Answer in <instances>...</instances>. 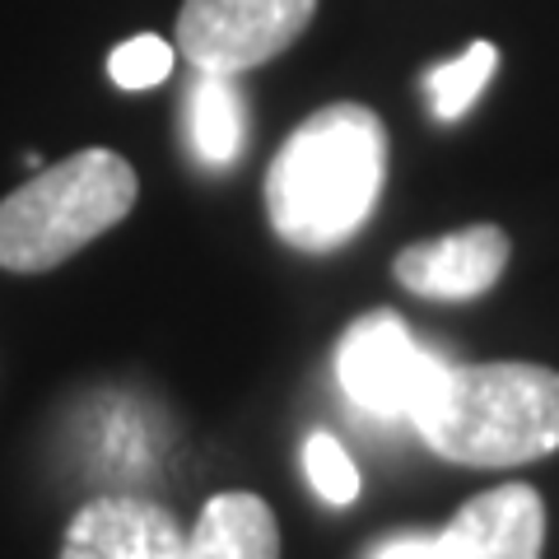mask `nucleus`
<instances>
[{"label":"nucleus","instance_id":"nucleus-6","mask_svg":"<svg viewBox=\"0 0 559 559\" xmlns=\"http://www.w3.org/2000/svg\"><path fill=\"white\" fill-rule=\"evenodd\" d=\"M546 503L532 485H499L462 503L433 536V559H540Z\"/></svg>","mask_w":559,"mask_h":559},{"label":"nucleus","instance_id":"nucleus-12","mask_svg":"<svg viewBox=\"0 0 559 559\" xmlns=\"http://www.w3.org/2000/svg\"><path fill=\"white\" fill-rule=\"evenodd\" d=\"M304 471H308V485L318 489L326 503H336V509L359 499V471L331 433H312L304 443Z\"/></svg>","mask_w":559,"mask_h":559},{"label":"nucleus","instance_id":"nucleus-7","mask_svg":"<svg viewBox=\"0 0 559 559\" xmlns=\"http://www.w3.org/2000/svg\"><path fill=\"white\" fill-rule=\"evenodd\" d=\"M187 532L164 503L103 495L70 518L61 559H182Z\"/></svg>","mask_w":559,"mask_h":559},{"label":"nucleus","instance_id":"nucleus-9","mask_svg":"<svg viewBox=\"0 0 559 559\" xmlns=\"http://www.w3.org/2000/svg\"><path fill=\"white\" fill-rule=\"evenodd\" d=\"M182 559H280V527L261 495L229 489L201 509Z\"/></svg>","mask_w":559,"mask_h":559},{"label":"nucleus","instance_id":"nucleus-5","mask_svg":"<svg viewBox=\"0 0 559 559\" xmlns=\"http://www.w3.org/2000/svg\"><path fill=\"white\" fill-rule=\"evenodd\" d=\"M318 0H182L178 47L201 75H242L299 43Z\"/></svg>","mask_w":559,"mask_h":559},{"label":"nucleus","instance_id":"nucleus-2","mask_svg":"<svg viewBox=\"0 0 559 559\" xmlns=\"http://www.w3.org/2000/svg\"><path fill=\"white\" fill-rule=\"evenodd\" d=\"M415 433L457 466H522L559 448V373L540 364H448Z\"/></svg>","mask_w":559,"mask_h":559},{"label":"nucleus","instance_id":"nucleus-11","mask_svg":"<svg viewBox=\"0 0 559 559\" xmlns=\"http://www.w3.org/2000/svg\"><path fill=\"white\" fill-rule=\"evenodd\" d=\"M495 66H499V51L489 47V43H471L457 61L433 66L429 75H425V94L433 103V117H439V121H457L471 108V103L485 94V84H489V75H495Z\"/></svg>","mask_w":559,"mask_h":559},{"label":"nucleus","instance_id":"nucleus-13","mask_svg":"<svg viewBox=\"0 0 559 559\" xmlns=\"http://www.w3.org/2000/svg\"><path fill=\"white\" fill-rule=\"evenodd\" d=\"M108 75L117 90H154L173 75V47L154 33H140V38L121 43L108 57Z\"/></svg>","mask_w":559,"mask_h":559},{"label":"nucleus","instance_id":"nucleus-14","mask_svg":"<svg viewBox=\"0 0 559 559\" xmlns=\"http://www.w3.org/2000/svg\"><path fill=\"white\" fill-rule=\"evenodd\" d=\"M369 559H433V536H419V532L388 536L382 546L369 550Z\"/></svg>","mask_w":559,"mask_h":559},{"label":"nucleus","instance_id":"nucleus-3","mask_svg":"<svg viewBox=\"0 0 559 559\" xmlns=\"http://www.w3.org/2000/svg\"><path fill=\"white\" fill-rule=\"evenodd\" d=\"M140 178L112 150H80L0 201V266L57 271L135 210Z\"/></svg>","mask_w":559,"mask_h":559},{"label":"nucleus","instance_id":"nucleus-4","mask_svg":"<svg viewBox=\"0 0 559 559\" xmlns=\"http://www.w3.org/2000/svg\"><path fill=\"white\" fill-rule=\"evenodd\" d=\"M448 364L419 345L396 312H369L341 336L336 382L349 406L373 419H415Z\"/></svg>","mask_w":559,"mask_h":559},{"label":"nucleus","instance_id":"nucleus-8","mask_svg":"<svg viewBox=\"0 0 559 559\" xmlns=\"http://www.w3.org/2000/svg\"><path fill=\"white\" fill-rule=\"evenodd\" d=\"M509 266V234L495 224H471L462 234L415 242L396 252V285L419 294V299H476L495 289V280Z\"/></svg>","mask_w":559,"mask_h":559},{"label":"nucleus","instance_id":"nucleus-1","mask_svg":"<svg viewBox=\"0 0 559 559\" xmlns=\"http://www.w3.org/2000/svg\"><path fill=\"white\" fill-rule=\"evenodd\" d=\"M388 131L364 103H326L294 131L266 173L271 229L299 252H336L378 210Z\"/></svg>","mask_w":559,"mask_h":559},{"label":"nucleus","instance_id":"nucleus-10","mask_svg":"<svg viewBox=\"0 0 559 559\" xmlns=\"http://www.w3.org/2000/svg\"><path fill=\"white\" fill-rule=\"evenodd\" d=\"M248 135V108L229 75H201L191 90V150L201 164H234Z\"/></svg>","mask_w":559,"mask_h":559}]
</instances>
